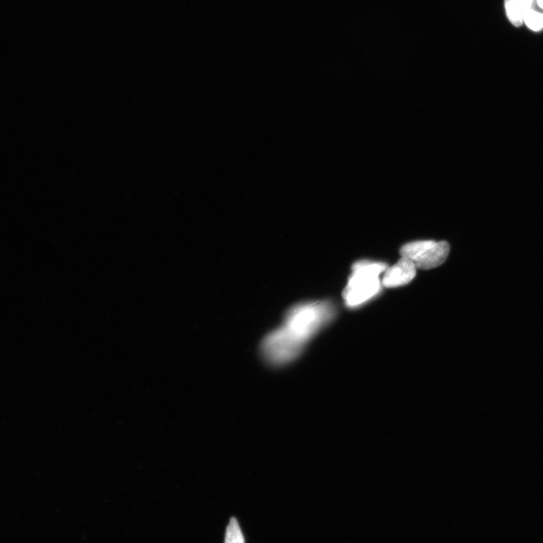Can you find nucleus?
<instances>
[{
	"instance_id": "f257e3e1",
	"label": "nucleus",
	"mask_w": 543,
	"mask_h": 543,
	"mask_svg": "<svg viewBox=\"0 0 543 543\" xmlns=\"http://www.w3.org/2000/svg\"><path fill=\"white\" fill-rule=\"evenodd\" d=\"M336 316L335 305L328 301L303 302L294 305L282 325L264 338L262 356L274 366L290 363L301 356L309 342Z\"/></svg>"
},
{
	"instance_id": "f03ea898",
	"label": "nucleus",
	"mask_w": 543,
	"mask_h": 543,
	"mask_svg": "<svg viewBox=\"0 0 543 543\" xmlns=\"http://www.w3.org/2000/svg\"><path fill=\"white\" fill-rule=\"evenodd\" d=\"M387 268L384 263L366 261L352 266V274L342 292L347 306L354 308L376 296L382 287L379 275Z\"/></svg>"
},
{
	"instance_id": "7ed1b4c3",
	"label": "nucleus",
	"mask_w": 543,
	"mask_h": 543,
	"mask_svg": "<svg viewBox=\"0 0 543 543\" xmlns=\"http://www.w3.org/2000/svg\"><path fill=\"white\" fill-rule=\"evenodd\" d=\"M450 249V245L444 241H417L405 245L400 254L412 261L417 269L427 270L443 264Z\"/></svg>"
},
{
	"instance_id": "20e7f679",
	"label": "nucleus",
	"mask_w": 543,
	"mask_h": 543,
	"mask_svg": "<svg viewBox=\"0 0 543 543\" xmlns=\"http://www.w3.org/2000/svg\"><path fill=\"white\" fill-rule=\"evenodd\" d=\"M417 274L414 263L405 257L400 259L384 273L382 285L386 288H397L411 282Z\"/></svg>"
},
{
	"instance_id": "39448f33",
	"label": "nucleus",
	"mask_w": 543,
	"mask_h": 543,
	"mask_svg": "<svg viewBox=\"0 0 543 543\" xmlns=\"http://www.w3.org/2000/svg\"><path fill=\"white\" fill-rule=\"evenodd\" d=\"M507 14L511 23L517 27L523 23V9L516 0H505Z\"/></svg>"
},
{
	"instance_id": "423d86ee",
	"label": "nucleus",
	"mask_w": 543,
	"mask_h": 543,
	"mask_svg": "<svg viewBox=\"0 0 543 543\" xmlns=\"http://www.w3.org/2000/svg\"><path fill=\"white\" fill-rule=\"evenodd\" d=\"M523 22L533 31H539L543 28V14L533 10L532 8H526L523 13Z\"/></svg>"
},
{
	"instance_id": "0eeeda50",
	"label": "nucleus",
	"mask_w": 543,
	"mask_h": 543,
	"mask_svg": "<svg viewBox=\"0 0 543 543\" xmlns=\"http://www.w3.org/2000/svg\"><path fill=\"white\" fill-rule=\"evenodd\" d=\"M225 543H245L239 522L235 518L231 519L229 523L226 531Z\"/></svg>"
},
{
	"instance_id": "6e6552de",
	"label": "nucleus",
	"mask_w": 543,
	"mask_h": 543,
	"mask_svg": "<svg viewBox=\"0 0 543 543\" xmlns=\"http://www.w3.org/2000/svg\"><path fill=\"white\" fill-rule=\"evenodd\" d=\"M516 1L523 8H532L533 0H516Z\"/></svg>"
},
{
	"instance_id": "1a4fd4ad",
	"label": "nucleus",
	"mask_w": 543,
	"mask_h": 543,
	"mask_svg": "<svg viewBox=\"0 0 543 543\" xmlns=\"http://www.w3.org/2000/svg\"><path fill=\"white\" fill-rule=\"evenodd\" d=\"M537 1L539 6L543 8V0H537Z\"/></svg>"
}]
</instances>
